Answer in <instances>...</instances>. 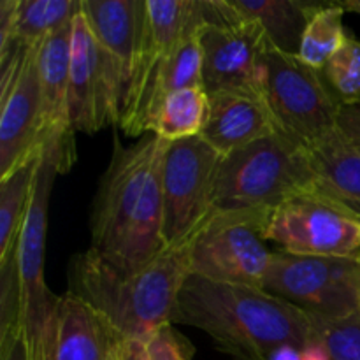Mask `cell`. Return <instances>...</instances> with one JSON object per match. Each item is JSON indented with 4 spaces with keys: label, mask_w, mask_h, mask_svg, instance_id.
<instances>
[{
    "label": "cell",
    "mask_w": 360,
    "mask_h": 360,
    "mask_svg": "<svg viewBox=\"0 0 360 360\" xmlns=\"http://www.w3.org/2000/svg\"><path fill=\"white\" fill-rule=\"evenodd\" d=\"M74 20L53 32L39 48L41 83V148L51 151L60 174L76 162V143L69 116V69Z\"/></svg>",
    "instance_id": "14"
},
{
    "label": "cell",
    "mask_w": 360,
    "mask_h": 360,
    "mask_svg": "<svg viewBox=\"0 0 360 360\" xmlns=\"http://www.w3.org/2000/svg\"><path fill=\"white\" fill-rule=\"evenodd\" d=\"M202 77L207 94L239 91L262 97L264 56L271 46L262 25L231 0H202Z\"/></svg>",
    "instance_id": "6"
},
{
    "label": "cell",
    "mask_w": 360,
    "mask_h": 360,
    "mask_svg": "<svg viewBox=\"0 0 360 360\" xmlns=\"http://www.w3.org/2000/svg\"><path fill=\"white\" fill-rule=\"evenodd\" d=\"M41 157L28 158L0 179V264L16 252Z\"/></svg>",
    "instance_id": "24"
},
{
    "label": "cell",
    "mask_w": 360,
    "mask_h": 360,
    "mask_svg": "<svg viewBox=\"0 0 360 360\" xmlns=\"http://www.w3.org/2000/svg\"><path fill=\"white\" fill-rule=\"evenodd\" d=\"M188 276V238L165 246L136 271L118 269L88 248L72 259L69 290L94 306L122 340L146 341L162 326L172 323Z\"/></svg>",
    "instance_id": "3"
},
{
    "label": "cell",
    "mask_w": 360,
    "mask_h": 360,
    "mask_svg": "<svg viewBox=\"0 0 360 360\" xmlns=\"http://www.w3.org/2000/svg\"><path fill=\"white\" fill-rule=\"evenodd\" d=\"M262 98L278 130L301 144L336 129L341 104L330 94L322 70L273 46L264 56Z\"/></svg>",
    "instance_id": "7"
},
{
    "label": "cell",
    "mask_w": 360,
    "mask_h": 360,
    "mask_svg": "<svg viewBox=\"0 0 360 360\" xmlns=\"http://www.w3.org/2000/svg\"><path fill=\"white\" fill-rule=\"evenodd\" d=\"M116 354L118 360H150L144 340H118Z\"/></svg>",
    "instance_id": "32"
},
{
    "label": "cell",
    "mask_w": 360,
    "mask_h": 360,
    "mask_svg": "<svg viewBox=\"0 0 360 360\" xmlns=\"http://www.w3.org/2000/svg\"><path fill=\"white\" fill-rule=\"evenodd\" d=\"M81 11L122 84L125 102L143 30L144 0H81Z\"/></svg>",
    "instance_id": "19"
},
{
    "label": "cell",
    "mask_w": 360,
    "mask_h": 360,
    "mask_svg": "<svg viewBox=\"0 0 360 360\" xmlns=\"http://www.w3.org/2000/svg\"><path fill=\"white\" fill-rule=\"evenodd\" d=\"M0 360H32L23 329L0 341Z\"/></svg>",
    "instance_id": "31"
},
{
    "label": "cell",
    "mask_w": 360,
    "mask_h": 360,
    "mask_svg": "<svg viewBox=\"0 0 360 360\" xmlns=\"http://www.w3.org/2000/svg\"><path fill=\"white\" fill-rule=\"evenodd\" d=\"M220 162V155L200 136L167 146L162 165L165 246L185 241L214 210Z\"/></svg>",
    "instance_id": "11"
},
{
    "label": "cell",
    "mask_w": 360,
    "mask_h": 360,
    "mask_svg": "<svg viewBox=\"0 0 360 360\" xmlns=\"http://www.w3.org/2000/svg\"><path fill=\"white\" fill-rule=\"evenodd\" d=\"M345 14L347 11L341 2H323L322 7L316 9L302 34L301 48L297 53L302 62L316 70H322L327 65L348 37L343 25Z\"/></svg>",
    "instance_id": "25"
},
{
    "label": "cell",
    "mask_w": 360,
    "mask_h": 360,
    "mask_svg": "<svg viewBox=\"0 0 360 360\" xmlns=\"http://www.w3.org/2000/svg\"><path fill=\"white\" fill-rule=\"evenodd\" d=\"M301 360H330L329 352L320 340L311 341L301 350Z\"/></svg>",
    "instance_id": "33"
},
{
    "label": "cell",
    "mask_w": 360,
    "mask_h": 360,
    "mask_svg": "<svg viewBox=\"0 0 360 360\" xmlns=\"http://www.w3.org/2000/svg\"><path fill=\"white\" fill-rule=\"evenodd\" d=\"M360 257H301L276 250L264 290L301 308L313 319L343 320L360 313Z\"/></svg>",
    "instance_id": "8"
},
{
    "label": "cell",
    "mask_w": 360,
    "mask_h": 360,
    "mask_svg": "<svg viewBox=\"0 0 360 360\" xmlns=\"http://www.w3.org/2000/svg\"><path fill=\"white\" fill-rule=\"evenodd\" d=\"M319 192L304 144L276 132L221 158L214 181L217 210H274Z\"/></svg>",
    "instance_id": "4"
},
{
    "label": "cell",
    "mask_w": 360,
    "mask_h": 360,
    "mask_svg": "<svg viewBox=\"0 0 360 360\" xmlns=\"http://www.w3.org/2000/svg\"><path fill=\"white\" fill-rule=\"evenodd\" d=\"M232 6L250 20L262 25L271 46L297 55L302 34L323 2L309 0H231Z\"/></svg>",
    "instance_id": "22"
},
{
    "label": "cell",
    "mask_w": 360,
    "mask_h": 360,
    "mask_svg": "<svg viewBox=\"0 0 360 360\" xmlns=\"http://www.w3.org/2000/svg\"><path fill=\"white\" fill-rule=\"evenodd\" d=\"M210 112V95L204 86H188L169 95L151 120L150 132L167 143L199 137Z\"/></svg>",
    "instance_id": "23"
},
{
    "label": "cell",
    "mask_w": 360,
    "mask_h": 360,
    "mask_svg": "<svg viewBox=\"0 0 360 360\" xmlns=\"http://www.w3.org/2000/svg\"><path fill=\"white\" fill-rule=\"evenodd\" d=\"M81 0H2L0 2V62L20 49L41 46L53 32L70 23Z\"/></svg>",
    "instance_id": "20"
},
{
    "label": "cell",
    "mask_w": 360,
    "mask_h": 360,
    "mask_svg": "<svg viewBox=\"0 0 360 360\" xmlns=\"http://www.w3.org/2000/svg\"><path fill=\"white\" fill-rule=\"evenodd\" d=\"M123 90L83 11L74 18L69 69V116L74 132L118 127Z\"/></svg>",
    "instance_id": "13"
},
{
    "label": "cell",
    "mask_w": 360,
    "mask_h": 360,
    "mask_svg": "<svg viewBox=\"0 0 360 360\" xmlns=\"http://www.w3.org/2000/svg\"><path fill=\"white\" fill-rule=\"evenodd\" d=\"M60 167L51 151H42L27 214L16 246L21 287V316L32 360H41L42 345L60 295L49 290L44 278L46 234H48L49 197Z\"/></svg>",
    "instance_id": "9"
},
{
    "label": "cell",
    "mask_w": 360,
    "mask_h": 360,
    "mask_svg": "<svg viewBox=\"0 0 360 360\" xmlns=\"http://www.w3.org/2000/svg\"><path fill=\"white\" fill-rule=\"evenodd\" d=\"M204 25V4L200 14L185 37L181 39L169 58L157 69L155 76L144 88L132 105L123 109L120 118V129L127 137H141L150 134L151 120L162 102L174 91L188 86H204L202 77V46L200 30Z\"/></svg>",
    "instance_id": "16"
},
{
    "label": "cell",
    "mask_w": 360,
    "mask_h": 360,
    "mask_svg": "<svg viewBox=\"0 0 360 360\" xmlns=\"http://www.w3.org/2000/svg\"><path fill=\"white\" fill-rule=\"evenodd\" d=\"M267 241L301 257H360V218L322 192L304 193L271 210Z\"/></svg>",
    "instance_id": "10"
},
{
    "label": "cell",
    "mask_w": 360,
    "mask_h": 360,
    "mask_svg": "<svg viewBox=\"0 0 360 360\" xmlns=\"http://www.w3.org/2000/svg\"><path fill=\"white\" fill-rule=\"evenodd\" d=\"M357 287H359V299H360V267H359V273H357Z\"/></svg>",
    "instance_id": "36"
},
{
    "label": "cell",
    "mask_w": 360,
    "mask_h": 360,
    "mask_svg": "<svg viewBox=\"0 0 360 360\" xmlns=\"http://www.w3.org/2000/svg\"><path fill=\"white\" fill-rule=\"evenodd\" d=\"M118 340L111 323L69 290L56 302L41 360H108Z\"/></svg>",
    "instance_id": "15"
},
{
    "label": "cell",
    "mask_w": 360,
    "mask_h": 360,
    "mask_svg": "<svg viewBox=\"0 0 360 360\" xmlns=\"http://www.w3.org/2000/svg\"><path fill=\"white\" fill-rule=\"evenodd\" d=\"M336 127L360 151V105H341Z\"/></svg>",
    "instance_id": "30"
},
{
    "label": "cell",
    "mask_w": 360,
    "mask_h": 360,
    "mask_svg": "<svg viewBox=\"0 0 360 360\" xmlns=\"http://www.w3.org/2000/svg\"><path fill=\"white\" fill-rule=\"evenodd\" d=\"M313 322L316 340L327 348L330 360H360V313L343 320L313 319Z\"/></svg>",
    "instance_id": "27"
},
{
    "label": "cell",
    "mask_w": 360,
    "mask_h": 360,
    "mask_svg": "<svg viewBox=\"0 0 360 360\" xmlns=\"http://www.w3.org/2000/svg\"><path fill=\"white\" fill-rule=\"evenodd\" d=\"M116 343H118V341H116ZM116 343H115V347H112V350H111V354H109L108 360H118V354H116Z\"/></svg>",
    "instance_id": "35"
},
{
    "label": "cell",
    "mask_w": 360,
    "mask_h": 360,
    "mask_svg": "<svg viewBox=\"0 0 360 360\" xmlns=\"http://www.w3.org/2000/svg\"><path fill=\"white\" fill-rule=\"evenodd\" d=\"M319 192L360 218V151L338 127L304 144Z\"/></svg>",
    "instance_id": "21"
},
{
    "label": "cell",
    "mask_w": 360,
    "mask_h": 360,
    "mask_svg": "<svg viewBox=\"0 0 360 360\" xmlns=\"http://www.w3.org/2000/svg\"><path fill=\"white\" fill-rule=\"evenodd\" d=\"M271 210H217L188 236L190 274L264 288L274 250L267 246Z\"/></svg>",
    "instance_id": "5"
},
{
    "label": "cell",
    "mask_w": 360,
    "mask_h": 360,
    "mask_svg": "<svg viewBox=\"0 0 360 360\" xmlns=\"http://www.w3.org/2000/svg\"><path fill=\"white\" fill-rule=\"evenodd\" d=\"M39 48L20 49L0 62V179L42 155Z\"/></svg>",
    "instance_id": "12"
},
{
    "label": "cell",
    "mask_w": 360,
    "mask_h": 360,
    "mask_svg": "<svg viewBox=\"0 0 360 360\" xmlns=\"http://www.w3.org/2000/svg\"><path fill=\"white\" fill-rule=\"evenodd\" d=\"M171 143L146 134L132 146L115 137L90 214V250L122 271L146 266L165 248L162 165Z\"/></svg>",
    "instance_id": "1"
},
{
    "label": "cell",
    "mask_w": 360,
    "mask_h": 360,
    "mask_svg": "<svg viewBox=\"0 0 360 360\" xmlns=\"http://www.w3.org/2000/svg\"><path fill=\"white\" fill-rule=\"evenodd\" d=\"M200 7L202 0H144L143 30L123 109L139 98L158 67L169 58L199 18Z\"/></svg>",
    "instance_id": "17"
},
{
    "label": "cell",
    "mask_w": 360,
    "mask_h": 360,
    "mask_svg": "<svg viewBox=\"0 0 360 360\" xmlns=\"http://www.w3.org/2000/svg\"><path fill=\"white\" fill-rule=\"evenodd\" d=\"M322 76L341 105H360V39L348 32L345 44L322 69Z\"/></svg>",
    "instance_id": "26"
},
{
    "label": "cell",
    "mask_w": 360,
    "mask_h": 360,
    "mask_svg": "<svg viewBox=\"0 0 360 360\" xmlns=\"http://www.w3.org/2000/svg\"><path fill=\"white\" fill-rule=\"evenodd\" d=\"M207 95L210 112L200 137L221 158L280 132L262 97L239 91H217Z\"/></svg>",
    "instance_id": "18"
},
{
    "label": "cell",
    "mask_w": 360,
    "mask_h": 360,
    "mask_svg": "<svg viewBox=\"0 0 360 360\" xmlns=\"http://www.w3.org/2000/svg\"><path fill=\"white\" fill-rule=\"evenodd\" d=\"M341 6L345 7L347 13H354L360 16V0H345V2H341Z\"/></svg>",
    "instance_id": "34"
},
{
    "label": "cell",
    "mask_w": 360,
    "mask_h": 360,
    "mask_svg": "<svg viewBox=\"0 0 360 360\" xmlns=\"http://www.w3.org/2000/svg\"><path fill=\"white\" fill-rule=\"evenodd\" d=\"M23 329L16 252L0 264V341Z\"/></svg>",
    "instance_id": "28"
},
{
    "label": "cell",
    "mask_w": 360,
    "mask_h": 360,
    "mask_svg": "<svg viewBox=\"0 0 360 360\" xmlns=\"http://www.w3.org/2000/svg\"><path fill=\"white\" fill-rule=\"evenodd\" d=\"M172 323L202 330L236 360H269L281 347L304 348L316 340L313 319L292 302L195 274L179 290Z\"/></svg>",
    "instance_id": "2"
},
{
    "label": "cell",
    "mask_w": 360,
    "mask_h": 360,
    "mask_svg": "<svg viewBox=\"0 0 360 360\" xmlns=\"http://www.w3.org/2000/svg\"><path fill=\"white\" fill-rule=\"evenodd\" d=\"M150 360H193L195 347L174 323H165L146 340Z\"/></svg>",
    "instance_id": "29"
}]
</instances>
